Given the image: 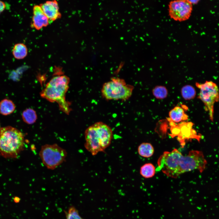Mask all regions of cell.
I'll use <instances>...</instances> for the list:
<instances>
[{
	"mask_svg": "<svg viewBox=\"0 0 219 219\" xmlns=\"http://www.w3.org/2000/svg\"><path fill=\"white\" fill-rule=\"evenodd\" d=\"M69 78L65 75L53 77L46 85L40 95L51 102H56L60 109L68 114L70 112V103L66 99V94L69 88Z\"/></svg>",
	"mask_w": 219,
	"mask_h": 219,
	"instance_id": "3957f363",
	"label": "cell"
},
{
	"mask_svg": "<svg viewBox=\"0 0 219 219\" xmlns=\"http://www.w3.org/2000/svg\"><path fill=\"white\" fill-rule=\"evenodd\" d=\"M0 128H1V127H0Z\"/></svg>",
	"mask_w": 219,
	"mask_h": 219,
	"instance_id": "603a6c76",
	"label": "cell"
},
{
	"mask_svg": "<svg viewBox=\"0 0 219 219\" xmlns=\"http://www.w3.org/2000/svg\"><path fill=\"white\" fill-rule=\"evenodd\" d=\"M200 89L199 98L204 104L205 109L208 111L210 119L213 121L214 105L219 101V92L217 85L212 81H206L203 84L196 83Z\"/></svg>",
	"mask_w": 219,
	"mask_h": 219,
	"instance_id": "52a82bcc",
	"label": "cell"
},
{
	"mask_svg": "<svg viewBox=\"0 0 219 219\" xmlns=\"http://www.w3.org/2000/svg\"><path fill=\"white\" fill-rule=\"evenodd\" d=\"M16 106L11 100L5 99L0 102V113L7 115L12 113L15 110Z\"/></svg>",
	"mask_w": 219,
	"mask_h": 219,
	"instance_id": "4fadbf2b",
	"label": "cell"
},
{
	"mask_svg": "<svg viewBox=\"0 0 219 219\" xmlns=\"http://www.w3.org/2000/svg\"><path fill=\"white\" fill-rule=\"evenodd\" d=\"M6 7L5 3L0 0V14L5 10Z\"/></svg>",
	"mask_w": 219,
	"mask_h": 219,
	"instance_id": "ffe728a7",
	"label": "cell"
},
{
	"mask_svg": "<svg viewBox=\"0 0 219 219\" xmlns=\"http://www.w3.org/2000/svg\"><path fill=\"white\" fill-rule=\"evenodd\" d=\"M169 119L174 123H178L188 119V116L183 109L179 106L174 107L169 112Z\"/></svg>",
	"mask_w": 219,
	"mask_h": 219,
	"instance_id": "8fae6325",
	"label": "cell"
},
{
	"mask_svg": "<svg viewBox=\"0 0 219 219\" xmlns=\"http://www.w3.org/2000/svg\"><path fill=\"white\" fill-rule=\"evenodd\" d=\"M134 89L133 86L127 84L123 79L114 77L103 84L101 93L107 100H125L131 96Z\"/></svg>",
	"mask_w": 219,
	"mask_h": 219,
	"instance_id": "5b68a950",
	"label": "cell"
},
{
	"mask_svg": "<svg viewBox=\"0 0 219 219\" xmlns=\"http://www.w3.org/2000/svg\"><path fill=\"white\" fill-rule=\"evenodd\" d=\"M22 118L23 121L28 124L34 123L37 119L36 111L33 109L29 108L24 110L22 113Z\"/></svg>",
	"mask_w": 219,
	"mask_h": 219,
	"instance_id": "2e32d148",
	"label": "cell"
},
{
	"mask_svg": "<svg viewBox=\"0 0 219 219\" xmlns=\"http://www.w3.org/2000/svg\"><path fill=\"white\" fill-rule=\"evenodd\" d=\"M155 171L154 165L151 163H148L144 164L141 167L140 173L143 177L149 178L154 176Z\"/></svg>",
	"mask_w": 219,
	"mask_h": 219,
	"instance_id": "9a60e30c",
	"label": "cell"
},
{
	"mask_svg": "<svg viewBox=\"0 0 219 219\" xmlns=\"http://www.w3.org/2000/svg\"><path fill=\"white\" fill-rule=\"evenodd\" d=\"M65 213L67 219H84L81 217L78 210L73 206L70 207Z\"/></svg>",
	"mask_w": 219,
	"mask_h": 219,
	"instance_id": "d6986e66",
	"label": "cell"
},
{
	"mask_svg": "<svg viewBox=\"0 0 219 219\" xmlns=\"http://www.w3.org/2000/svg\"><path fill=\"white\" fill-rule=\"evenodd\" d=\"M182 97L186 100H190L195 96L196 92L194 88L191 85H187L183 86L181 89Z\"/></svg>",
	"mask_w": 219,
	"mask_h": 219,
	"instance_id": "e0dca14e",
	"label": "cell"
},
{
	"mask_svg": "<svg viewBox=\"0 0 219 219\" xmlns=\"http://www.w3.org/2000/svg\"><path fill=\"white\" fill-rule=\"evenodd\" d=\"M66 150L56 144H45L42 146L39 156L44 165L54 170L65 161Z\"/></svg>",
	"mask_w": 219,
	"mask_h": 219,
	"instance_id": "8992f818",
	"label": "cell"
},
{
	"mask_svg": "<svg viewBox=\"0 0 219 219\" xmlns=\"http://www.w3.org/2000/svg\"><path fill=\"white\" fill-rule=\"evenodd\" d=\"M137 151L139 155L141 156L148 158L153 155L154 149L153 146L150 143L143 142L138 146Z\"/></svg>",
	"mask_w": 219,
	"mask_h": 219,
	"instance_id": "5bb4252c",
	"label": "cell"
},
{
	"mask_svg": "<svg viewBox=\"0 0 219 219\" xmlns=\"http://www.w3.org/2000/svg\"><path fill=\"white\" fill-rule=\"evenodd\" d=\"M189 1L192 4V5L193 4H197V3L199 1V0Z\"/></svg>",
	"mask_w": 219,
	"mask_h": 219,
	"instance_id": "7402d4cb",
	"label": "cell"
},
{
	"mask_svg": "<svg viewBox=\"0 0 219 219\" xmlns=\"http://www.w3.org/2000/svg\"><path fill=\"white\" fill-rule=\"evenodd\" d=\"M28 49L26 45L23 43L15 44L12 50V54L14 57L18 60L23 59L27 56Z\"/></svg>",
	"mask_w": 219,
	"mask_h": 219,
	"instance_id": "7c38bea8",
	"label": "cell"
},
{
	"mask_svg": "<svg viewBox=\"0 0 219 219\" xmlns=\"http://www.w3.org/2000/svg\"><path fill=\"white\" fill-rule=\"evenodd\" d=\"M24 138L22 133L11 126L0 129V153L5 158L16 157L23 148Z\"/></svg>",
	"mask_w": 219,
	"mask_h": 219,
	"instance_id": "277c9868",
	"label": "cell"
},
{
	"mask_svg": "<svg viewBox=\"0 0 219 219\" xmlns=\"http://www.w3.org/2000/svg\"><path fill=\"white\" fill-rule=\"evenodd\" d=\"M158 168L167 176L176 178L181 174L197 170L202 173L205 170L207 161L202 152L192 150L183 155L176 149L164 152L158 159Z\"/></svg>",
	"mask_w": 219,
	"mask_h": 219,
	"instance_id": "6da1fadb",
	"label": "cell"
},
{
	"mask_svg": "<svg viewBox=\"0 0 219 219\" xmlns=\"http://www.w3.org/2000/svg\"><path fill=\"white\" fill-rule=\"evenodd\" d=\"M50 22L59 19L61 15L59 11L58 2L56 0L48 1L40 5Z\"/></svg>",
	"mask_w": 219,
	"mask_h": 219,
	"instance_id": "30bf717a",
	"label": "cell"
},
{
	"mask_svg": "<svg viewBox=\"0 0 219 219\" xmlns=\"http://www.w3.org/2000/svg\"><path fill=\"white\" fill-rule=\"evenodd\" d=\"M50 21L43 12L40 5H35L33 8L32 26L39 30L44 27L47 26Z\"/></svg>",
	"mask_w": 219,
	"mask_h": 219,
	"instance_id": "9c48e42d",
	"label": "cell"
},
{
	"mask_svg": "<svg viewBox=\"0 0 219 219\" xmlns=\"http://www.w3.org/2000/svg\"><path fill=\"white\" fill-rule=\"evenodd\" d=\"M86 149L94 156L103 152L110 145L113 137L111 127L102 122L88 127L85 133Z\"/></svg>",
	"mask_w": 219,
	"mask_h": 219,
	"instance_id": "7a4b0ae2",
	"label": "cell"
},
{
	"mask_svg": "<svg viewBox=\"0 0 219 219\" xmlns=\"http://www.w3.org/2000/svg\"><path fill=\"white\" fill-rule=\"evenodd\" d=\"M152 93L156 98L163 99L167 97L168 91L166 88L164 86L159 85L155 86L153 89Z\"/></svg>",
	"mask_w": 219,
	"mask_h": 219,
	"instance_id": "ac0fdd59",
	"label": "cell"
},
{
	"mask_svg": "<svg viewBox=\"0 0 219 219\" xmlns=\"http://www.w3.org/2000/svg\"><path fill=\"white\" fill-rule=\"evenodd\" d=\"M193 10V5L189 0H174L169 4V13L174 20L182 22L188 20Z\"/></svg>",
	"mask_w": 219,
	"mask_h": 219,
	"instance_id": "ba28073f",
	"label": "cell"
},
{
	"mask_svg": "<svg viewBox=\"0 0 219 219\" xmlns=\"http://www.w3.org/2000/svg\"><path fill=\"white\" fill-rule=\"evenodd\" d=\"M13 200L14 202L17 203L19 201L20 199L18 197H14Z\"/></svg>",
	"mask_w": 219,
	"mask_h": 219,
	"instance_id": "44dd1931",
	"label": "cell"
}]
</instances>
